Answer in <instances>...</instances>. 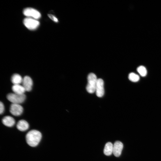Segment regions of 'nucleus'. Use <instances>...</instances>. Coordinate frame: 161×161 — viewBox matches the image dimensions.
<instances>
[{
  "instance_id": "1",
  "label": "nucleus",
  "mask_w": 161,
  "mask_h": 161,
  "mask_svg": "<svg viewBox=\"0 0 161 161\" xmlns=\"http://www.w3.org/2000/svg\"><path fill=\"white\" fill-rule=\"evenodd\" d=\"M42 135L39 131L36 130L30 131L27 134L26 140L27 144L32 147L37 146L40 142Z\"/></svg>"
},
{
  "instance_id": "2",
  "label": "nucleus",
  "mask_w": 161,
  "mask_h": 161,
  "mask_svg": "<svg viewBox=\"0 0 161 161\" xmlns=\"http://www.w3.org/2000/svg\"><path fill=\"white\" fill-rule=\"evenodd\" d=\"M97 79L95 74L91 73L88 75V83L86 86V90L88 92L93 93L95 92Z\"/></svg>"
},
{
  "instance_id": "3",
  "label": "nucleus",
  "mask_w": 161,
  "mask_h": 161,
  "mask_svg": "<svg viewBox=\"0 0 161 161\" xmlns=\"http://www.w3.org/2000/svg\"><path fill=\"white\" fill-rule=\"evenodd\" d=\"M7 97L12 103L20 104L25 101L26 96L24 94H18L13 93L8 94Z\"/></svg>"
},
{
  "instance_id": "4",
  "label": "nucleus",
  "mask_w": 161,
  "mask_h": 161,
  "mask_svg": "<svg viewBox=\"0 0 161 161\" xmlns=\"http://www.w3.org/2000/svg\"><path fill=\"white\" fill-rule=\"evenodd\" d=\"M23 23L25 27L30 30L36 29L40 24L39 21L36 19L29 17L26 18L24 19Z\"/></svg>"
},
{
  "instance_id": "5",
  "label": "nucleus",
  "mask_w": 161,
  "mask_h": 161,
  "mask_svg": "<svg viewBox=\"0 0 161 161\" xmlns=\"http://www.w3.org/2000/svg\"><path fill=\"white\" fill-rule=\"evenodd\" d=\"M24 14L28 17L35 19H38L41 17V14L37 10L30 7H28L24 9Z\"/></svg>"
},
{
  "instance_id": "6",
  "label": "nucleus",
  "mask_w": 161,
  "mask_h": 161,
  "mask_svg": "<svg viewBox=\"0 0 161 161\" xmlns=\"http://www.w3.org/2000/svg\"><path fill=\"white\" fill-rule=\"evenodd\" d=\"M10 111L13 115L18 116L22 113L23 109L19 104L12 103L10 107Z\"/></svg>"
},
{
  "instance_id": "7",
  "label": "nucleus",
  "mask_w": 161,
  "mask_h": 161,
  "mask_svg": "<svg viewBox=\"0 0 161 161\" xmlns=\"http://www.w3.org/2000/svg\"><path fill=\"white\" fill-rule=\"evenodd\" d=\"M95 92L96 95L99 97H102L104 94V82L101 78L98 79Z\"/></svg>"
},
{
  "instance_id": "8",
  "label": "nucleus",
  "mask_w": 161,
  "mask_h": 161,
  "mask_svg": "<svg viewBox=\"0 0 161 161\" xmlns=\"http://www.w3.org/2000/svg\"><path fill=\"white\" fill-rule=\"evenodd\" d=\"M22 83L26 91L29 92L32 90L33 81L30 77L28 76H25L23 78Z\"/></svg>"
},
{
  "instance_id": "9",
  "label": "nucleus",
  "mask_w": 161,
  "mask_h": 161,
  "mask_svg": "<svg viewBox=\"0 0 161 161\" xmlns=\"http://www.w3.org/2000/svg\"><path fill=\"white\" fill-rule=\"evenodd\" d=\"M123 148V145L120 141L115 142L113 145V153L116 157H119L121 154Z\"/></svg>"
},
{
  "instance_id": "10",
  "label": "nucleus",
  "mask_w": 161,
  "mask_h": 161,
  "mask_svg": "<svg viewBox=\"0 0 161 161\" xmlns=\"http://www.w3.org/2000/svg\"><path fill=\"white\" fill-rule=\"evenodd\" d=\"M3 124L8 127H13L15 123V120L14 118L10 116L4 117L2 119Z\"/></svg>"
},
{
  "instance_id": "11",
  "label": "nucleus",
  "mask_w": 161,
  "mask_h": 161,
  "mask_svg": "<svg viewBox=\"0 0 161 161\" xmlns=\"http://www.w3.org/2000/svg\"><path fill=\"white\" fill-rule=\"evenodd\" d=\"M29 125L28 123L26 120H19L16 125V127L19 131H24L27 130L29 128Z\"/></svg>"
},
{
  "instance_id": "12",
  "label": "nucleus",
  "mask_w": 161,
  "mask_h": 161,
  "mask_svg": "<svg viewBox=\"0 0 161 161\" xmlns=\"http://www.w3.org/2000/svg\"><path fill=\"white\" fill-rule=\"evenodd\" d=\"M13 93L18 94H24L26 90L22 85L20 84L13 85L12 88Z\"/></svg>"
},
{
  "instance_id": "13",
  "label": "nucleus",
  "mask_w": 161,
  "mask_h": 161,
  "mask_svg": "<svg viewBox=\"0 0 161 161\" xmlns=\"http://www.w3.org/2000/svg\"><path fill=\"white\" fill-rule=\"evenodd\" d=\"M113 145L111 142L107 143L104 147L103 152L106 156H109L112 154L113 152Z\"/></svg>"
},
{
  "instance_id": "14",
  "label": "nucleus",
  "mask_w": 161,
  "mask_h": 161,
  "mask_svg": "<svg viewBox=\"0 0 161 161\" xmlns=\"http://www.w3.org/2000/svg\"><path fill=\"white\" fill-rule=\"evenodd\" d=\"M23 78L18 74H15L12 75L11 80L13 85L20 84L22 82Z\"/></svg>"
},
{
  "instance_id": "15",
  "label": "nucleus",
  "mask_w": 161,
  "mask_h": 161,
  "mask_svg": "<svg viewBox=\"0 0 161 161\" xmlns=\"http://www.w3.org/2000/svg\"><path fill=\"white\" fill-rule=\"evenodd\" d=\"M128 78L131 81L134 82H137L140 80L139 76L134 72H131L129 74Z\"/></svg>"
},
{
  "instance_id": "16",
  "label": "nucleus",
  "mask_w": 161,
  "mask_h": 161,
  "mask_svg": "<svg viewBox=\"0 0 161 161\" xmlns=\"http://www.w3.org/2000/svg\"><path fill=\"white\" fill-rule=\"evenodd\" d=\"M137 71L142 77L145 76L147 74V71L146 68L143 66L138 67L137 68Z\"/></svg>"
},
{
  "instance_id": "17",
  "label": "nucleus",
  "mask_w": 161,
  "mask_h": 161,
  "mask_svg": "<svg viewBox=\"0 0 161 161\" xmlns=\"http://www.w3.org/2000/svg\"><path fill=\"white\" fill-rule=\"evenodd\" d=\"M4 110V107L3 103L1 102L0 103V114H1L3 113Z\"/></svg>"
},
{
  "instance_id": "18",
  "label": "nucleus",
  "mask_w": 161,
  "mask_h": 161,
  "mask_svg": "<svg viewBox=\"0 0 161 161\" xmlns=\"http://www.w3.org/2000/svg\"><path fill=\"white\" fill-rule=\"evenodd\" d=\"M48 16L51 19L54 21L55 22H58V19L54 16L51 14H48Z\"/></svg>"
}]
</instances>
